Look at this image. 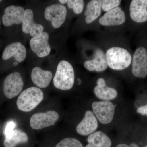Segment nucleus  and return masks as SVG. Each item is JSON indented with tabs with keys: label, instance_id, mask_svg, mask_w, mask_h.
<instances>
[{
	"label": "nucleus",
	"instance_id": "obj_1",
	"mask_svg": "<svg viewBox=\"0 0 147 147\" xmlns=\"http://www.w3.org/2000/svg\"><path fill=\"white\" fill-rule=\"evenodd\" d=\"M124 34L99 32L97 41L105 53L108 67L115 71L126 70L131 65L132 56Z\"/></svg>",
	"mask_w": 147,
	"mask_h": 147
},
{
	"label": "nucleus",
	"instance_id": "obj_2",
	"mask_svg": "<svg viewBox=\"0 0 147 147\" xmlns=\"http://www.w3.org/2000/svg\"><path fill=\"white\" fill-rule=\"evenodd\" d=\"M127 23L125 8L119 6L100 16L97 22V31L99 32L101 28H103V30L100 31L124 34Z\"/></svg>",
	"mask_w": 147,
	"mask_h": 147
},
{
	"label": "nucleus",
	"instance_id": "obj_3",
	"mask_svg": "<svg viewBox=\"0 0 147 147\" xmlns=\"http://www.w3.org/2000/svg\"><path fill=\"white\" fill-rule=\"evenodd\" d=\"M83 65L90 72H103L108 68L104 50L97 41L87 42Z\"/></svg>",
	"mask_w": 147,
	"mask_h": 147
},
{
	"label": "nucleus",
	"instance_id": "obj_4",
	"mask_svg": "<svg viewBox=\"0 0 147 147\" xmlns=\"http://www.w3.org/2000/svg\"><path fill=\"white\" fill-rule=\"evenodd\" d=\"M75 82V72L72 65L66 60L58 64L53 78V84L56 88L62 90H71Z\"/></svg>",
	"mask_w": 147,
	"mask_h": 147
},
{
	"label": "nucleus",
	"instance_id": "obj_5",
	"mask_svg": "<svg viewBox=\"0 0 147 147\" xmlns=\"http://www.w3.org/2000/svg\"><path fill=\"white\" fill-rule=\"evenodd\" d=\"M44 98L42 90L38 87L28 88L20 94L16 101L18 110L24 112H30L40 103Z\"/></svg>",
	"mask_w": 147,
	"mask_h": 147
},
{
	"label": "nucleus",
	"instance_id": "obj_6",
	"mask_svg": "<svg viewBox=\"0 0 147 147\" xmlns=\"http://www.w3.org/2000/svg\"><path fill=\"white\" fill-rule=\"evenodd\" d=\"M102 0H91L87 2L84 11V23L88 30L97 31V22L102 15Z\"/></svg>",
	"mask_w": 147,
	"mask_h": 147
},
{
	"label": "nucleus",
	"instance_id": "obj_7",
	"mask_svg": "<svg viewBox=\"0 0 147 147\" xmlns=\"http://www.w3.org/2000/svg\"><path fill=\"white\" fill-rule=\"evenodd\" d=\"M131 71L135 77L145 78L147 76V49L137 47L132 56Z\"/></svg>",
	"mask_w": 147,
	"mask_h": 147
},
{
	"label": "nucleus",
	"instance_id": "obj_8",
	"mask_svg": "<svg viewBox=\"0 0 147 147\" xmlns=\"http://www.w3.org/2000/svg\"><path fill=\"white\" fill-rule=\"evenodd\" d=\"M67 8L60 3H55L47 6L44 11L45 19L51 22L55 29L60 28L65 22L67 16Z\"/></svg>",
	"mask_w": 147,
	"mask_h": 147
},
{
	"label": "nucleus",
	"instance_id": "obj_9",
	"mask_svg": "<svg viewBox=\"0 0 147 147\" xmlns=\"http://www.w3.org/2000/svg\"><path fill=\"white\" fill-rule=\"evenodd\" d=\"M93 113L100 123L107 124L113 121L115 105L109 100L95 101L92 105Z\"/></svg>",
	"mask_w": 147,
	"mask_h": 147
},
{
	"label": "nucleus",
	"instance_id": "obj_10",
	"mask_svg": "<svg viewBox=\"0 0 147 147\" xmlns=\"http://www.w3.org/2000/svg\"><path fill=\"white\" fill-rule=\"evenodd\" d=\"M24 85L23 78L19 72L10 74L6 77L4 82V94L9 99H12L21 93Z\"/></svg>",
	"mask_w": 147,
	"mask_h": 147
},
{
	"label": "nucleus",
	"instance_id": "obj_11",
	"mask_svg": "<svg viewBox=\"0 0 147 147\" xmlns=\"http://www.w3.org/2000/svg\"><path fill=\"white\" fill-rule=\"evenodd\" d=\"M59 115L53 110L45 113H39L34 114L30 119V125L33 129L39 130L55 125L59 120Z\"/></svg>",
	"mask_w": 147,
	"mask_h": 147
},
{
	"label": "nucleus",
	"instance_id": "obj_12",
	"mask_svg": "<svg viewBox=\"0 0 147 147\" xmlns=\"http://www.w3.org/2000/svg\"><path fill=\"white\" fill-rule=\"evenodd\" d=\"M49 34L43 32L30 40L31 49L38 57H45L50 54L51 48L49 44Z\"/></svg>",
	"mask_w": 147,
	"mask_h": 147
},
{
	"label": "nucleus",
	"instance_id": "obj_13",
	"mask_svg": "<svg viewBox=\"0 0 147 147\" xmlns=\"http://www.w3.org/2000/svg\"><path fill=\"white\" fill-rule=\"evenodd\" d=\"M128 15L131 21L137 24L147 21V0H132L128 8Z\"/></svg>",
	"mask_w": 147,
	"mask_h": 147
},
{
	"label": "nucleus",
	"instance_id": "obj_14",
	"mask_svg": "<svg viewBox=\"0 0 147 147\" xmlns=\"http://www.w3.org/2000/svg\"><path fill=\"white\" fill-rule=\"evenodd\" d=\"M25 9L20 6L11 5L7 7L4 10L2 20L3 25L5 27L14 24H22L25 13Z\"/></svg>",
	"mask_w": 147,
	"mask_h": 147
},
{
	"label": "nucleus",
	"instance_id": "obj_15",
	"mask_svg": "<svg viewBox=\"0 0 147 147\" xmlns=\"http://www.w3.org/2000/svg\"><path fill=\"white\" fill-rule=\"evenodd\" d=\"M22 31L26 34H29L32 38L42 33L44 31V27L41 24L35 23L32 11L27 9L22 23Z\"/></svg>",
	"mask_w": 147,
	"mask_h": 147
},
{
	"label": "nucleus",
	"instance_id": "obj_16",
	"mask_svg": "<svg viewBox=\"0 0 147 147\" xmlns=\"http://www.w3.org/2000/svg\"><path fill=\"white\" fill-rule=\"evenodd\" d=\"M98 127V123L94 113L87 110L84 118L76 127V131L80 135L87 136L94 132Z\"/></svg>",
	"mask_w": 147,
	"mask_h": 147
},
{
	"label": "nucleus",
	"instance_id": "obj_17",
	"mask_svg": "<svg viewBox=\"0 0 147 147\" xmlns=\"http://www.w3.org/2000/svg\"><path fill=\"white\" fill-rule=\"evenodd\" d=\"M27 57L26 48L21 42H13L7 45L3 52L2 57L7 60L13 57L18 63H22Z\"/></svg>",
	"mask_w": 147,
	"mask_h": 147
},
{
	"label": "nucleus",
	"instance_id": "obj_18",
	"mask_svg": "<svg viewBox=\"0 0 147 147\" xmlns=\"http://www.w3.org/2000/svg\"><path fill=\"white\" fill-rule=\"evenodd\" d=\"M96 96L103 100H113L117 97L118 92L113 87L108 86L104 78L99 77L96 81V85L94 89Z\"/></svg>",
	"mask_w": 147,
	"mask_h": 147
},
{
	"label": "nucleus",
	"instance_id": "obj_19",
	"mask_svg": "<svg viewBox=\"0 0 147 147\" xmlns=\"http://www.w3.org/2000/svg\"><path fill=\"white\" fill-rule=\"evenodd\" d=\"M53 77V73L51 71L43 70L39 67H36L32 69V81L39 88H45L48 87Z\"/></svg>",
	"mask_w": 147,
	"mask_h": 147
},
{
	"label": "nucleus",
	"instance_id": "obj_20",
	"mask_svg": "<svg viewBox=\"0 0 147 147\" xmlns=\"http://www.w3.org/2000/svg\"><path fill=\"white\" fill-rule=\"evenodd\" d=\"M88 144L94 147H111L112 142L110 138L103 132L96 131L89 135Z\"/></svg>",
	"mask_w": 147,
	"mask_h": 147
},
{
	"label": "nucleus",
	"instance_id": "obj_21",
	"mask_svg": "<svg viewBox=\"0 0 147 147\" xmlns=\"http://www.w3.org/2000/svg\"><path fill=\"white\" fill-rule=\"evenodd\" d=\"M28 140V137L26 133L15 129L9 135L5 136L4 145L5 147H15L18 144L26 143Z\"/></svg>",
	"mask_w": 147,
	"mask_h": 147
},
{
	"label": "nucleus",
	"instance_id": "obj_22",
	"mask_svg": "<svg viewBox=\"0 0 147 147\" xmlns=\"http://www.w3.org/2000/svg\"><path fill=\"white\" fill-rule=\"evenodd\" d=\"M67 7L76 15H80L83 13L85 9V1L83 0H68Z\"/></svg>",
	"mask_w": 147,
	"mask_h": 147
},
{
	"label": "nucleus",
	"instance_id": "obj_23",
	"mask_svg": "<svg viewBox=\"0 0 147 147\" xmlns=\"http://www.w3.org/2000/svg\"><path fill=\"white\" fill-rule=\"evenodd\" d=\"M55 147H84L81 142L75 138H65L56 145Z\"/></svg>",
	"mask_w": 147,
	"mask_h": 147
},
{
	"label": "nucleus",
	"instance_id": "obj_24",
	"mask_svg": "<svg viewBox=\"0 0 147 147\" xmlns=\"http://www.w3.org/2000/svg\"><path fill=\"white\" fill-rule=\"evenodd\" d=\"M121 0H102L101 9L102 11L105 13L121 6Z\"/></svg>",
	"mask_w": 147,
	"mask_h": 147
},
{
	"label": "nucleus",
	"instance_id": "obj_25",
	"mask_svg": "<svg viewBox=\"0 0 147 147\" xmlns=\"http://www.w3.org/2000/svg\"><path fill=\"white\" fill-rule=\"evenodd\" d=\"M15 127V124L13 121H10L7 124L5 129V136H7L10 134L14 130Z\"/></svg>",
	"mask_w": 147,
	"mask_h": 147
},
{
	"label": "nucleus",
	"instance_id": "obj_26",
	"mask_svg": "<svg viewBox=\"0 0 147 147\" xmlns=\"http://www.w3.org/2000/svg\"><path fill=\"white\" fill-rule=\"evenodd\" d=\"M137 112L142 115L147 116V104L138 108L137 110Z\"/></svg>",
	"mask_w": 147,
	"mask_h": 147
},
{
	"label": "nucleus",
	"instance_id": "obj_27",
	"mask_svg": "<svg viewBox=\"0 0 147 147\" xmlns=\"http://www.w3.org/2000/svg\"><path fill=\"white\" fill-rule=\"evenodd\" d=\"M116 147H139V146L135 144V143H132L131 144L127 145L124 144H119Z\"/></svg>",
	"mask_w": 147,
	"mask_h": 147
},
{
	"label": "nucleus",
	"instance_id": "obj_28",
	"mask_svg": "<svg viewBox=\"0 0 147 147\" xmlns=\"http://www.w3.org/2000/svg\"><path fill=\"white\" fill-rule=\"evenodd\" d=\"M59 1L61 4L64 5L67 4L68 0H59Z\"/></svg>",
	"mask_w": 147,
	"mask_h": 147
},
{
	"label": "nucleus",
	"instance_id": "obj_29",
	"mask_svg": "<svg viewBox=\"0 0 147 147\" xmlns=\"http://www.w3.org/2000/svg\"><path fill=\"white\" fill-rule=\"evenodd\" d=\"M85 147H94L93 146H92L90 144H88Z\"/></svg>",
	"mask_w": 147,
	"mask_h": 147
},
{
	"label": "nucleus",
	"instance_id": "obj_30",
	"mask_svg": "<svg viewBox=\"0 0 147 147\" xmlns=\"http://www.w3.org/2000/svg\"><path fill=\"white\" fill-rule=\"evenodd\" d=\"M2 1H1V0H0V3Z\"/></svg>",
	"mask_w": 147,
	"mask_h": 147
},
{
	"label": "nucleus",
	"instance_id": "obj_31",
	"mask_svg": "<svg viewBox=\"0 0 147 147\" xmlns=\"http://www.w3.org/2000/svg\"><path fill=\"white\" fill-rule=\"evenodd\" d=\"M145 147H147V146H145Z\"/></svg>",
	"mask_w": 147,
	"mask_h": 147
},
{
	"label": "nucleus",
	"instance_id": "obj_32",
	"mask_svg": "<svg viewBox=\"0 0 147 147\" xmlns=\"http://www.w3.org/2000/svg\"><path fill=\"white\" fill-rule=\"evenodd\" d=\"M0 24H1V21H0Z\"/></svg>",
	"mask_w": 147,
	"mask_h": 147
}]
</instances>
